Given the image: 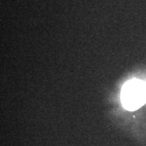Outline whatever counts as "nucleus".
Here are the masks:
<instances>
[{
  "label": "nucleus",
  "mask_w": 146,
  "mask_h": 146,
  "mask_svg": "<svg viewBox=\"0 0 146 146\" xmlns=\"http://www.w3.org/2000/svg\"><path fill=\"white\" fill-rule=\"evenodd\" d=\"M121 98L126 109H138L146 103V84L137 79L128 81L122 87Z\"/></svg>",
  "instance_id": "obj_1"
}]
</instances>
